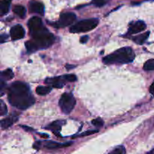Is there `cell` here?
I'll return each mask as SVG.
<instances>
[{"label": "cell", "mask_w": 154, "mask_h": 154, "mask_svg": "<svg viewBox=\"0 0 154 154\" xmlns=\"http://www.w3.org/2000/svg\"><path fill=\"white\" fill-rule=\"evenodd\" d=\"M8 99L11 105L20 110L27 109L35 103V98L28 84L20 81L14 82L9 87Z\"/></svg>", "instance_id": "1"}, {"label": "cell", "mask_w": 154, "mask_h": 154, "mask_svg": "<svg viewBox=\"0 0 154 154\" xmlns=\"http://www.w3.org/2000/svg\"><path fill=\"white\" fill-rule=\"evenodd\" d=\"M28 26L33 42L39 49L49 48L54 44L55 38L52 33L44 26L42 19L38 17H33L29 20Z\"/></svg>", "instance_id": "2"}, {"label": "cell", "mask_w": 154, "mask_h": 154, "mask_svg": "<svg viewBox=\"0 0 154 154\" xmlns=\"http://www.w3.org/2000/svg\"><path fill=\"white\" fill-rule=\"evenodd\" d=\"M135 57V54L133 50L129 47H124L104 57L103 63L108 65L126 64L133 62Z\"/></svg>", "instance_id": "3"}, {"label": "cell", "mask_w": 154, "mask_h": 154, "mask_svg": "<svg viewBox=\"0 0 154 154\" xmlns=\"http://www.w3.org/2000/svg\"><path fill=\"white\" fill-rule=\"evenodd\" d=\"M98 23H99V20L96 18L83 20L71 26L70 32L80 33L90 31L96 28Z\"/></svg>", "instance_id": "4"}, {"label": "cell", "mask_w": 154, "mask_h": 154, "mask_svg": "<svg viewBox=\"0 0 154 154\" xmlns=\"http://www.w3.org/2000/svg\"><path fill=\"white\" fill-rule=\"evenodd\" d=\"M59 105L64 114H69L75 108L76 101L73 95L71 93H63L60 99Z\"/></svg>", "instance_id": "5"}, {"label": "cell", "mask_w": 154, "mask_h": 154, "mask_svg": "<svg viewBox=\"0 0 154 154\" xmlns=\"http://www.w3.org/2000/svg\"><path fill=\"white\" fill-rule=\"evenodd\" d=\"M75 20H76V15L74 13H72V12L63 13L60 15L59 20L53 24V26L57 28H64L72 24V23L75 22Z\"/></svg>", "instance_id": "6"}, {"label": "cell", "mask_w": 154, "mask_h": 154, "mask_svg": "<svg viewBox=\"0 0 154 154\" xmlns=\"http://www.w3.org/2000/svg\"><path fill=\"white\" fill-rule=\"evenodd\" d=\"M147 28V25L144 21L138 20L136 22H132L129 24V31L127 35H135L144 31Z\"/></svg>", "instance_id": "7"}, {"label": "cell", "mask_w": 154, "mask_h": 154, "mask_svg": "<svg viewBox=\"0 0 154 154\" xmlns=\"http://www.w3.org/2000/svg\"><path fill=\"white\" fill-rule=\"evenodd\" d=\"M10 35L12 40L16 41L23 38L25 36V30L21 25H15L11 27L10 30Z\"/></svg>", "instance_id": "8"}, {"label": "cell", "mask_w": 154, "mask_h": 154, "mask_svg": "<svg viewBox=\"0 0 154 154\" xmlns=\"http://www.w3.org/2000/svg\"><path fill=\"white\" fill-rule=\"evenodd\" d=\"M29 8L31 13H35L40 15H44L45 14V6L40 2L32 0L31 2H29Z\"/></svg>", "instance_id": "9"}, {"label": "cell", "mask_w": 154, "mask_h": 154, "mask_svg": "<svg viewBox=\"0 0 154 154\" xmlns=\"http://www.w3.org/2000/svg\"><path fill=\"white\" fill-rule=\"evenodd\" d=\"M65 81H66L65 80L64 77L59 76V77H55V78H47L45 80V83L48 85H51L52 87L54 88H62V87H64L65 85Z\"/></svg>", "instance_id": "10"}, {"label": "cell", "mask_w": 154, "mask_h": 154, "mask_svg": "<svg viewBox=\"0 0 154 154\" xmlns=\"http://www.w3.org/2000/svg\"><path fill=\"white\" fill-rule=\"evenodd\" d=\"M65 123H66V121H65V120H56V121L51 123V124L47 127V129L52 131L55 135H58V136H60L59 132H60L62 127H63V126L65 124Z\"/></svg>", "instance_id": "11"}, {"label": "cell", "mask_w": 154, "mask_h": 154, "mask_svg": "<svg viewBox=\"0 0 154 154\" xmlns=\"http://www.w3.org/2000/svg\"><path fill=\"white\" fill-rule=\"evenodd\" d=\"M18 120V116L16 114L10 115L1 121V126L2 129H8Z\"/></svg>", "instance_id": "12"}, {"label": "cell", "mask_w": 154, "mask_h": 154, "mask_svg": "<svg viewBox=\"0 0 154 154\" xmlns=\"http://www.w3.org/2000/svg\"><path fill=\"white\" fill-rule=\"evenodd\" d=\"M72 142H68V143H58L55 142V141H47L45 144V147L48 149H57L60 148V147H69L72 145Z\"/></svg>", "instance_id": "13"}, {"label": "cell", "mask_w": 154, "mask_h": 154, "mask_svg": "<svg viewBox=\"0 0 154 154\" xmlns=\"http://www.w3.org/2000/svg\"><path fill=\"white\" fill-rule=\"evenodd\" d=\"M11 0H2L0 3V15L4 16L8 12Z\"/></svg>", "instance_id": "14"}, {"label": "cell", "mask_w": 154, "mask_h": 154, "mask_svg": "<svg viewBox=\"0 0 154 154\" xmlns=\"http://www.w3.org/2000/svg\"><path fill=\"white\" fill-rule=\"evenodd\" d=\"M150 32H147L144 33V34L139 35L135 36L132 38V40L138 45H143L145 42V41L148 38L149 35H150Z\"/></svg>", "instance_id": "15"}, {"label": "cell", "mask_w": 154, "mask_h": 154, "mask_svg": "<svg viewBox=\"0 0 154 154\" xmlns=\"http://www.w3.org/2000/svg\"><path fill=\"white\" fill-rule=\"evenodd\" d=\"M13 11L15 14L17 15L20 18H24L26 16V11L25 7H23V5H15L14 7Z\"/></svg>", "instance_id": "16"}, {"label": "cell", "mask_w": 154, "mask_h": 154, "mask_svg": "<svg viewBox=\"0 0 154 154\" xmlns=\"http://www.w3.org/2000/svg\"><path fill=\"white\" fill-rule=\"evenodd\" d=\"M14 75L11 69H8L6 70H4L1 73V79L3 81H10L14 78Z\"/></svg>", "instance_id": "17"}, {"label": "cell", "mask_w": 154, "mask_h": 154, "mask_svg": "<svg viewBox=\"0 0 154 154\" xmlns=\"http://www.w3.org/2000/svg\"><path fill=\"white\" fill-rule=\"evenodd\" d=\"M51 87H45V86H39L36 88V93L39 96H45L51 93Z\"/></svg>", "instance_id": "18"}, {"label": "cell", "mask_w": 154, "mask_h": 154, "mask_svg": "<svg viewBox=\"0 0 154 154\" xmlns=\"http://www.w3.org/2000/svg\"><path fill=\"white\" fill-rule=\"evenodd\" d=\"M26 48L27 51L29 53H33L35 51H38V48L37 45L33 42V41H28V42H26Z\"/></svg>", "instance_id": "19"}, {"label": "cell", "mask_w": 154, "mask_h": 154, "mask_svg": "<svg viewBox=\"0 0 154 154\" xmlns=\"http://www.w3.org/2000/svg\"><path fill=\"white\" fill-rule=\"evenodd\" d=\"M144 69L145 71L154 70V59L147 60V61L144 63Z\"/></svg>", "instance_id": "20"}, {"label": "cell", "mask_w": 154, "mask_h": 154, "mask_svg": "<svg viewBox=\"0 0 154 154\" xmlns=\"http://www.w3.org/2000/svg\"><path fill=\"white\" fill-rule=\"evenodd\" d=\"M108 154H126V149L123 146H118Z\"/></svg>", "instance_id": "21"}, {"label": "cell", "mask_w": 154, "mask_h": 154, "mask_svg": "<svg viewBox=\"0 0 154 154\" xmlns=\"http://www.w3.org/2000/svg\"><path fill=\"white\" fill-rule=\"evenodd\" d=\"M109 1L110 0H93L92 2L96 7H102L106 5Z\"/></svg>", "instance_id": "22"}, {"label": "cell", "mask_w": 154, "mask_h": 154, "mask_svg": "<svg viewBox=\"0 0 154 154\" xmlns=\"http://www.w3.org/2000/svg\"><path fill=\"white\" fill-rule=\"evenodd\" d=\"M65 80L69 82H75L77 81V77L75 75H72V74H69V75H63Z\"/></svg>", "instance_id": "23"}, {"label": "cell", "mask_w": 154, "mask_h": 154, "mask_svg": "<svg viewBox=\"0 0 154 154\" xmlns=\"http://www.w3.org/2000/svg\"><path fill=\"white\" fill-rule=\"evenodd\" d=\"M99 131L98 130H88L85 132H83V133L80 134V135H74L72 138H76V137H83V136H87V135H93V134L96 133L98 132Z\"/></svg>", "instance_id": "24"}, {"label": "cell", "mask_w": 154, "mask_h": 154, "mask_svg": "<svg viewBox=\"0 0 154 154\" xmlns=\"http://www.w3.org/2000/svg\"><path fill=\"white\" fill-rule=\"evenodd\" d=\"M92 124L96 127H102L104 125V121L101 118L94 119L93 120H92Z\"/></svg>", "instance_id": "25"}, {"label": "cell", "mask_w": 154, "mask_h": 154, "mask_svg": "<svg viewBox=\"0 0 154 154\" xmlns=\"http://www.w3.org/2000/svg\"><path fill=\"white\" fill-rule=\"evenodd\" d=\"M1 108H0V115L4 116L7 114L8 112V108L6 105L5 104V102L3 101H1Z\"/></svg>", "instance_id": "26"}, {"label": "cell", "mask_w": 154, "mask_h": 154, "mask_svg": "<svg viewBox=\"0 0 154 154\" xmlns=\"http://www.w3.org/2000/svg\"><path fill=\"white\" fill-rule=\"evenodd\" d=\"M88 39H89V37L87 35L83 36V37L81 38V43H82V44L87 43V41H88Z\"/></svg>", "instance_id": "27"}, {"label": "cell", "mask_w": 154, "mask_h": 154, "mask_svg": "<svg viewBox=\"0 0 154 154\" xmlns=\"http://www.w3.org/2000/svg\"><path fill=\"white\" fill-rule=\"evenodd\" d=\"M7 38H8V35H6L5 34L1 35V38H0V40H1L2 43H3L4 42H5V40Z\"/></svg>", "instance_id": "28"}, {"label": "cell", "mask_w": 154, "mask_h": 154, "mask_svg": "<svg viewBox=\"0 0 154 154\" xmlns=\"http://www.w3.org/2000/svg\"><path fill=\"white\" fill-rule=\"evenodd\" d=\"M150 93H151L152 95H153V96L154 97V82L151 84V85H150Z\"/></svg>", "instance_id": "29"}, {"label": "cell", "mask_w": 154, "mask_h": 154, "mask_svg": "<svg viewBox=\"0 0 154 154\" xmlns=\"http://www.w3.org/2000/svg\"><path fill=\"white\" fill-rule=\"evenodd\" d=\"M40 145H41V142H40V141H37V142L35 143V144H34V146H33V147H34L35 149H37V150H38V148H39V147H40Z\"/></svg>", "instance_id": "30"}, {"label": "cell", "mask_w": 154, "mask_h": 154, "mask_svg": "<svg viewBox=\"0 0 154 154\" xmlns=\"http://www.w3.org/2000/svg\"><path fill=\"white\" fill-rule=\"evenodd\" d=\"M21 127L23 128V129H25L26 131H33V129H32V128H30V127H28V126H21Z\"/></svg>", "instance_id": "31"}, {"label": "cell", "mask_w": 154, "mask_h": 154, "mask_svg": "<svg viewBox=\"0 0 154 154\" xmlns=\"http://www.w3.org/2000/svg\"><path fill=\"white\" fill-rule=\"evenodd\" d=\"M66 68L67 69H74V68H75V66H71V65H69V64H67L66 66Z\"/></svg>", "instance_id": "32"}, {"label": "cell", "mask_w": 154, "mask_h": 154, "mask_svg": "<svg viewBox=\"0 0 154 154\" xmlns=\"http://www.w3.org/2000/svg\"><path fill=\"white\" fill-rule=\"evenodd\" d=\"M40 135L42 137H43V138H49V135H47V134H40Z\"/></svg>", "instance_id": "33"}, {"label": "cell", "mask_w": 154, "mask_h": 154, "mask_svg": "<svg viewBox=\"0 0 154 154\" xmlns=\"http://www.w3.org/2000/svg\"><path fill=\"white\" fill-rule=\"evenodd\" d=\"M147 154H154V149H153V150H152L151 151L149 152V153H147Z\"/></svg>", "instance_id": "34"}]
</instances>
